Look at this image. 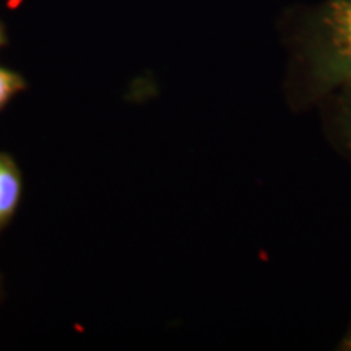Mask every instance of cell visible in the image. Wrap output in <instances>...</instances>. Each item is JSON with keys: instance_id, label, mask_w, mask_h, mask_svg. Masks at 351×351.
<instances>
[{"instance_id": "obj_1", "label": "cell", "mask_w": 351, "mask_h": 351, "mask_svg": "<svg viewBox=\"0 0 351 351\" xmlns=\"http://www.w3.org/2000/svg\"><path fill=\"white\" fill-rule=\"evenodd\" d=\"M276 28L285 49L282 98L289 112L314 111L351 83V0L287 7Z\"/></svg>"}, {"instance_id": "obj_2", "label": "cell", "mask_w": 351, "mask_h": 351, "mask_svg": "<svg viewBox=\"0 0 351 351\" xmlns=\"http://www.w3.org/2000/svg\"><path fill=\"white\" fill-rule=\"evenodd\" d=\"M314 111L328 147L351 168V83L326 96Z\"/></svg>"}, {"instance_id": "obj_4", "label": "cell", "mask_w": 351, "mask_h": 351, "mask_svg": "<svg viewBox=\"0 0 351 351\" xmlns=\"http://www.w3.org/2000/svg\"><path fill=\"white\" fill-rule=\"evenodd\" d=\"M26 83L23 77L19 75L13 70H8L5 67H0V109L7 106L15 95L23 91Z\"/></svg>"}, {"instance_id": "obj_3", "label": "cell", "mask_w": 351, "mask_h": 351, "mask_svg": "<svg viewBox=\"0 0 351 351\" xmlns=\"http://www.w3.org/2000/svg\"><path fill=\"white\" fill-rule=\"evenodd\" d=\"M23 182L20 169L10 156L0 153V230L10 221L16 212Z\"/></svg>"}, {"instance_id": "obj_6", "label": "cell", "mask_w": 351, "mask_h": 351, "mask_svg": "<svg viewBox=\"0 0 351 351\" xmlns=\"http://www.w3.org/2000/svg\"><path fill=\"white\" fill-rule=\"evenodd\" d=\"M7 43V36H5V29H3V26L0 25V47L3 46V44Z\"/></svg>"}, {"instance_id": "obj_5", "label": "cell", "mask_w": 351, "mask_h": 351, "mask_svg": "<svg viewBox=\"0 0 351 351\" xmlns=\"http://www.w3.org/2000/svg\"><path fill=\"white\" fill-rule=\"evenodd\" d=\"M335 348L339 351H351V320L348 327L345 328L343 335H341V339L339 340V343H337Z\"/></svg>"}]
</instances>
